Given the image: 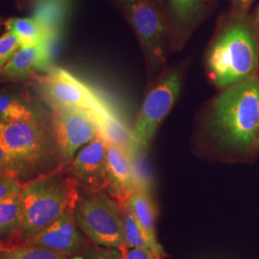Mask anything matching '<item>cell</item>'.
<instances>
[{
	"label": "cell",
	"mask_w": 259,
	"mask_h": 259,
	"mask_svg": "<svg viewBox=\"0 0 259 259\" xmlns=\"http://www.w3.org/2000/svg\"><path fill=\"white\" fill-rule=\"evenodd\" d=\"M204 130L216 146L246 153L259 138V76L223 90L204 119Z\"/></svg>",
	"instance_id": "cell-1"
},
{
	"label": "cell",
	"mask_w": 259,
	"mask_h": 259,
	"mask_svg": "<svg viewBox=\"0 0 259 259\" xmlns=\"http://www.w3.org/2000/svg\"><path fill=\"white\" fill-rule=\"evenodd\" d=\"M259 65L257 38L242 20L221 28L205 55L206 72L217 88L226 90L255 76Z\"/></svg>",
	"instance_id": "cell-2"
},
{
	"label": "cell",
	"mask_w": 259,
	"mask_h": 259,
	"mask_svg": "<svg viewBox=\"0 0 259 259\" xmlns=\"http://www.w3.org/2000/svg\"><path fill=\"white\" fill-rule=\"evenodd\" d=\"M20 230L32 236L55 222L79 201V186L69 174L58 170L22 185Z\"/></svg>",
	"instance_id": "cell-3"
},
{
	"label": "cell",
	"mask_w": 259,
	"mask_h": 259,
	"mask_svg": "<svg viewBox=\"0 0 259 259\" xmlns=\"http://www.w3.org/2000/svg\"><path fill=\"white\" fill-rule=\"evenodd\" d=\"M40 90L51 108H75L92 113L98 129L121 120L117 112L101 94L61 67H51L41 79Z\"/></svg>",
	"instance_id": "cell-4"
},
{
	"label": "cell",
	"mask_w": 259,
	"mask_h": 259,
	"mask_svg": "<svg viewBox=\"0 0 259 259\" xmlns=\"http://www.w3.org/2000/svg\"><path fill=\"white\" fill-rule=\"evenodd\" d=\"M0 143L9 154L19 179L41 169L52 154L47 133L34 114L4 123Z\"/></svg>",
	"instance_id": "cell-5"
},
{
	"label": "cell",
	"mask_w": 259,
	"mask_h": 259,
	"mask_svg": "<svg viewBox=\"0 0 259 259\" xmlns=\"http://www.w3.org/2000/svg\"><path fill=\"white\" fill-rule=\"evenodd\" d=\"M182 88V73L177 68L163 75L149 92L131 132L129 156L134 161L143 157L160 123L172 110Z\"/></svg>",
	"instance_id": "cell-6"
},
{
	"label": "cell",
	"mask_w": 259,
	"mask_h": 259,
	"mask_svg": "<svg viewBox=\"0 0 259 259\" xmlns=\"http://www.w3.org/2000/svg\"><path fill=\"white\" fill-rule=\"evenodd\" d=\"M74 212L79 228L95 245L115 249L125 245L122 207L107 192L80 198Z\"/></svg>",
	"instance_id": "cell-7"
},
{
	"label": "cell",
	"mask_w": 259,
	"mask_h": 259,
	"mask_svg": "<svg viewBox=\"0 0 259 259\" xmlns=\"http://www.w3.org/2000/svg\"><path fill=\"white\" fill-rule=\"evenodd\" d=\"M125 7L149 65L159 68L165 63L170 31L160 0H125Z\"/></svg>",
	"instance_id": "cell-8"
},
{
	"label": "cell",
	"mask_w": 259,
	"mask_h": 259,
	"mask_svg": "<svg viewBox=\"0 0 259 259\" xmlns=\"http://www.w3.org/2000/svg\"><path fill=\"white\" fill-rule=\"evenodd\" d=\"M51 122L56 147L66 162L99 135L93 114L80 109L53 108Z\"/></svg>",
	"instance_id": "cell-9"
},
{
	"label": "cell",
	"mask_w": 259,
	"mask_h": 259,
	"mask_svg": "<svg viewBox=\"0 0 259 259\" xmlns=\"http://www.w3.org/2000/svg\"><path fill=\"white\" fill-rule=\"evenodd\" d=\"M69 175L88 194L108 191L107 142L100 135L76 154Z\"/></svg>",
	"instance_id": "cell-10"
},
{
	"label": "cell",
	"mask_w": 259,
	"mask_h": 259,
	"mask_svg": "<svg viewBox=\"0 0 259 259\" xmlns=\"http://www.w3.org/2000/svg\"><path fill=\"white\" fill-rule=\"evenodd\" d=\"M107 193L123 204L139 189H148L139 180L137 165L129 154L116 145L107 143Z\"/></svg>",
	"instance_id": "cell-11"
},
{
	"label": "cell",
	"mask_w": 259,
	"mask_h": 259,
	"mask_svg": "<svg viewBox=\"0 0 259 259\" xmlns=\"http://www.w3.org/2000/svg\"><path fill=\"white\" fill-rule=\"evenodd\" d=\"M75 208L69 209L46 229L30 236L28 243L64 255L76 254L83 250L84 237L75 218Z\"/></svg>",
	"instance_id": "cell-12"
},
{
	"label": "cell",
	"mask_w": 259,
	"mask_h": 259,
	"mask_svg": "<svg viewBox=\"0 0 259 259\" xmlns=\"http://www.w3.org/2000/svg\"><path fill=\"white\" fill-rule=\"evenodd\" d=\"M51 48L47 44L20 47L0 74L8 79H23L39 70H49L52 60Z\"/></svg>",
	"instance_id": "cell-13"
},
{
	"label": "cell",
	"mask_w": 259,
	"mask_h": 259,
	"mask_svg": "<svg viewBox=\"0 0 259 259\" xmlns=\"http://www.w3.org/2000/svg\"><path fill=\"white\" fill-rule=\"evenodd\" d=\"M7 31L15 34L21 47L47 44L52 47L58 37L40 20L34 18H12L5 22Z\"/></svg>",
	"instance_id": "cell-14"
},
{
	"label": "cell",
	"mask_w": 259,
	"mask_h": 259,
	"mask_svg": "<svg viewBox=\"0 0 259 259\" xmlns=\"http://www.w3.org/2000/svg\"><path fill=\"white\" fill-rule=\"evenodd\" d=\"M123 204L139 221L149 237L158 243L156 234V205L149 189H139Z\"/></svg>",
	"instance_id": "cell-15"
},
{
	"label": "cell",
	"mask_w": 259,
	"mask_h": 259,
	"mask_svg": "<svg viewBox=\"0 0 259 259\" xmlns=\"http://www.w3.org/2000/svg\"><path fill=\"white\" fill-rule=\"evenodd\" d=\"M120 205L124 222L125 245L129 248H142L153 250L163 258L165 256V252L159 243L152 240L129 209L124 204Z\"/></svg>",
	"instance_id": "cell-16"
},
{
	"label": "cell",
	"mask_w": 259,
	"mask_h": 259,
	"mask_svg": "<svg viewBox=\"0 0 259 259\" xmlns=\"http://www.w3.org/2000/svg\"><path fill=\"white\" fill-rule=\"evenodd\" d=\"M66 13L67 3L65 0H41L37 4L33 17L40 20L56 37H59Z\"/></svg>",
	"instance_id": "cell-17"
},
{
	"label": "cell",
	"mask_w": 259,
	"mask_h": 259,
	"mask_svg": "<svg viewBox=\"0 0 259 259\" xmlns=\"http://www.w3.org/2000/svg\"><path fill=\"white\" fill-rule=\"evenodd\" d=\"M203 0H169V8L172 21L178 29H184L191 24L201 14Z\"/></svg>",
	"instance_id": "cell-18"
},
{
	"label": "cell",
	"mask_w": 259,
	"mask_h": 259,
	"mask_svg": "<svg viewBox=\"0 0 259 259\" xmlns=\"http://www.w3.org/2000/svg\"><path fill=\"white\" fill-rule=\"evenodd\" d=\"M22 205L20 194L0 201V235L9 234L21 228Z\"/></svg>",
	"instance_id": "cell-19"
},
{
	"label": "cell",
	"mask_w": 259,
	"mask_h": 259,
	"mask_svg": "<svg viewBox=\"0 0 259 259\" xmlns=\"http://www.w3.org/2000/svg\"><path fill=\"white\" fill-rule=\"evenodd\" d=\"M0 259H67V256L42 247L30 245L1 251Z\"/></svg>",
	"instance_id": "cell-20"
},
{
	"label": "cell",
	"mask_w": 259,
	"mask_h": 259,
	"mask_svg": "<svg viewBox=\"0 0 259 259\" xmlns=\"http://www.w3.org/2000/svg\"><path fill=\"white\" fill-rule=\"evenodd\" d=\"M33 114V111L19 100L6 94H0V121L7 123L26 118Z\"/></svg>",
	"instance_id": "cell-21"
},
{
	"label": "cell",
	"mask_w": 259,
	"mask_h": 259,
	"mask_svg": "<svg viewBox=\"0 0 259 259\" xmlns=\"http://www.w3.org/2000/svg\"><path fill=\"white\" fill-rule=\"evenodd\" d=\"M20 47L19 38L12 32L7 31L0 37V72Z\"/></svg>",
	"instance_id": "cell-22"
},
{
	"label": "cell",
	"mask_w": 259,
	"mask_h": 259,
	"mask_svg": "<svg viewBox=\"0 0 259 259\" xmlns=\"http://www.w3.org/2000/svg\"><path fill=\"white\" fill-rule=\"evenodd\" d=\"M22 185L18 178L0 174V201L20 194Z\"/></svg>",
	"instance_id": "cell-23"
},
{
	"label": "cell",
	"mask_w": 259,
	"mask_h": 259,
	"mask_svg": "<svg viewBox=\"0 0 259 259\" xmlns=\"http://www.w3.org/2000/svg\"><path fill=\"white\" fill-rule=\"evenodd\" d=\"M82 259H125L119 249L97 246L85 250Z\"/></svg>",
	"instance_id": "cell-24"
},
{
	"label": "cell",
	"mask_w": 259,
	"mask_h": 259,
	"mask_svg": "<svg viewBox=\"0 0 259 259\" xmlns=\"http://www.w3.org/2000/svg\"><path fill=\"white\" fill-rule=\"evenodd\" d=\"M125 259H163L153 250L142 248H129L126 245L121 247Z\"/></svg>",
	"instance_id": "cell-25"
},
{
	"label": "cell",
	"mask_w": 259,
	"mask_h": 259,
	"mask_svg": "<svg viewBox=\"0 0 259 259\" xmlns=\"http://www.w3.org/2000/svg\"><path fill=\"white\" fill-rule=\"evenodd\" d=\"M0 174L18 178L9 154L7 153L5 148L2 146L1 143H0Z\"/></svg>",
	"instance_id": "cell-26"
},
{
	"label": "cell",
	"mask_w": 259,
	"mask_h": 259,
	"mask_svg": "<svg viewBox=\"0 0 259 259\" xmlns=\"http://www.w3.org/2000/svg\"><path fill=\"white\" fill-rule=\"evenodd\" d=\"M251 1H252V0H240L241 4H242L244 7H247L248 5H250Z\"/></svg>",
	"instance_id": "cell-27"
},
{
	"label": "cell",
	"mask_w": 259,
	"mask_h": 259,
	"mask_svg": "<svg viewBox=\"0 0 259 259\" xmlns=\"http://www.w3.org/2000/svg\"><path fill=\"white\" fill-rule=\"evenodd\" d=\"M8 250V248H6V247H4L1 243H0V252L1 251H4V250Z\"/></svg>",
	"instance_id": "cell-28"
},
{
	"label": "cell",
	"mask_w": 259,
	"mask_h": 259,
	"mask_svg": "<svg viewBox=\"0 0 259 259\" xmlns=\"http://www.w3.org/2000/svg\"><path fill=\"white\" fill-rule=\"evenodd\" d=\"M3 124H4V122H2V121H0V130L2 128V126H3Z\"/></svg>",
	"instance_id": "cell-29"
},
{
	"label": "cell",
	"mask_w": 259,
	"mask_h": 259,
	"mask_svg": "<svg viewBox=\"0 0 259 259\" xmlns=\"http://www.w3.org/2000/svg\"><path fill=\"white\" fill-rule=\"evenodd\" d=\"M256 20H257V21H259V8L258 12H257V17H256Z\"/></svg>",
	"instance_id": "cell-30"
},
{
	"label": "cell",
	"mask_w": 259,
	"mask_h": 259,
	"mask_svg": "<svg viewBox=\"0 0 259 259\" xmlns=\"http://www.w3.org/2000/svg\"><path fill=\"white\" fill-rule=\"evenodd\" d=\"M0 24H1V20H0Z\"/></svg>",
	"instance_id": "cell-31"
}]
</instances>
